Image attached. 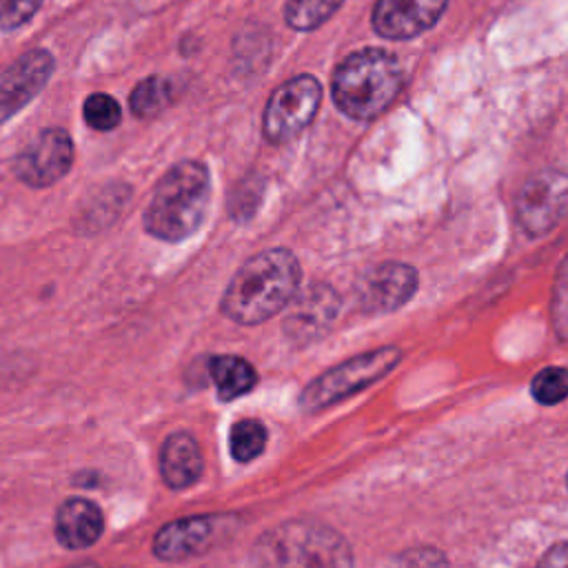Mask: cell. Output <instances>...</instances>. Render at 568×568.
I'll return each mask as SVG.
<instances>
[{
    "label": "cell",
    "instance_id": "1",
    "mask_svg": "<svg viewBox=\"0 0 568 568\" xmlns=\"http://www.w3.org/2000/svg\"><path fill=\"white\" fill-rule=\"evenodd\" d=\"M300 275V262L291 251L266 248L237 268L220 308L235 324L253 326L266 322L295 297Z\"/></svg>",
    "mask_w": 568,
    "mask_h": 568
},
{
    "label": "cell",
    "instance_id": "2",
    "mask_svg": "<svg viewBox=\"0 0 568 568\" xmlns=\"http://www.w3.org/2000/svg\"><path fill=\"white\" fill-rule=\"evenodd\" d=\"M211 195L209 171L202 162L184 160L158 182L144 213V229L164 242H182L197 231Z\"/></svg>",
    "mask_w": 568,
    "mask_h": 568
},
{
    "label": "cell",
    "instance_id": "3",
    "mask_svg": "<svg viewBox=\"0 0 568 568\" xmlns=\"http://www.w3.org/2000/svg\"><path fill=\"white\" fill-rule=\"evenodd\" d=\"M253 561L257 568H353V552L335 528L293 519L255 541Z\"/></svg>",
    "mask_w": 568,
    "mask_h": 568
},
{
    "label": "cell",
    "instance_id": "4",
    "mask_svg": "<svg viewBox=\"0 0 568 568\" xmlns=\"http://www.w3.org/2000/svg\"><path fill=\"white\" fill-rule=\"evenodd\" d=\"M402 89L399 60L384 49L351 53L333 73V102L353 120H373Z\"/></svg>",
    "mask_w": 568,
    "mask_h": 568
},
{
    "label": "cell",
    "instance_id": "5",
    "mask_svg": "<svg viewBox=\"0 0 568 568\" xmlns=\"http://www.w3.org/2000/svg\"><path fill=\"white\" fill-rule=\"evenodd\" d=\"M399 359L402 351L397 346H382L355 355L308 382L300 395V408L304 413L324 410L388 375Z\"/></svg>",
    "mask_w": 568,
    "mask_h": 568
},
{
    "label": "cell",
    "instance_id": "6",
    "mask_svg": "<svg viewBox=\"0 0 568 568\" xmlns=\"http://www.w3.org/2000/svg\"><path fill=\"white\" fill-rule=\"evenodd\" d=\"M322 87L313 75H297L273 91L264 109V135L273 144L297 138L315 118Z\"/></svg>",
    "mask_w": 568,
    "mask_h": 568
},
{
    "label": "cell",
    "instance_id": "7",
    "mask_svg": "<svg viewBox=\"0 0 568 568\" xmlns=\"http://www.w3.org/2000/svg\"><path fill=\"white\" fill-rule=\"evenodd\" d=\"M235 526L233 515H193L169 521L153 537V555L162 561H184L204 555Z\"/></svg>",
    "mask_w": 568,
    "mask_h": 568
},
{
    "label": "cell",
    "instance_id": "8",
    "mask_svg": "<svg viewBox=\"0 0 568 568\" xmlns=\"http://www.w3.org/2000/svg\"><path fill=\"white\" fill-rule=\"evenodd\" d=\"M517 222L528 235L548 233L568 213V175L561 171H539L519 189Z\"/></svg>",
    "mask_w": 568,
    "mask_h": 568
},
{
    "label": "cell",
    "instance_id": "9",
    "mask_svg": "<svg viewBox=\"0 0 568 568\" xmlns=\"http://www.w3.org/2000/svg\"><path fill=\"white\" fill-rule=\"evenodd\" d=\"M73 164V142L62 129H44L13 162L16 175L36 189L58 182Z\"/></svg>",
    "mask_w": 568,
    "mask_h": 568
},
{
    "label": "cell",
    "instance_id": "10",
    "mask_svg": "<svg viewBox=\"0 0 568 568\" xmlns=\"http://www.w3.org/2000/svg\"><path fill=\"white\" fill-rule=\"evenodd\" d=\"M417 288V273L402 262H384L366 271L357 286L355 297L366 313H388L404 306Z\"/></svg>",
    "mask_w": 568,
    "mask_h": 568
},
{
    "label": "cell",
    "instance_id": "11",
    "mask_svg": "<svg viewBox=\"0 0 568 568\" xmlns=\"http://www.w3.org/2000/svg\"><path fill=\"white\" fill-rule=\"evenodd\" d=\"M339 313V295L326 284H313L288 302L284 317V335L293 344H311L320 339Z\"/></svg>",
    "mask_w": 568,
    "mask_h": 568
},
{
    "label": "cell",
    "instance_id": "12",
    "mask_svg": "<svg viewBox=\"0 0 568 568\" xmlns=\"http://www.w3.org/2000/svg\"><path fill=\"white\" fill-rule=\"evenodd\" d=\"M53 73V58L44 49L27 51L0 75V122L33 100Z\"/></svg>",
    "mask_w": 568,
    "mask_h": 568
},
{
    "label": "cell",
    "instance_id": "13",
    "mask_svg": "<svg viewBox=\"0 0 568 568\" xmlns=\"http://www.w3.org/2000/svg\"><path fill=\"white\" fill-rule=\"evenodd\" d=\"M448 0H377L373 29L390 40H408L430 29Z\"/></svg>",
    "mask_w": 568,
    "mask_h": 568
},
{
    "label": "cell",
    "instance_id": "14",
    "mask_svg": "<svg viewBox=\"0 0 568 568\" xmlns=\"http://www.w3.org/2000/svg\"><path fill=\"white\" fill-rule=\"evenodd\" d=\"M104 530L100 506L84 497H69L55 510V537L69 550L93 546Z\"/></svg>",
    "mask_w": 568,
    "mask_h": 568
},
{
    "label": "cell",
    "instance_id": "15",
    "mask_svg": "<svg viewBox=\"0 0 568 568\" xmlns=\"http://www.w3.org/2000/svg\"><path fill=\"white\" fill-rule=\"evenodd\" d=\"M202 468H204V462H202L200 444L191 433L178 430L162 442L160 475L169 488L182 490L193 486L200 479Z\"/></svg>",
    "mask_w": 568,
    "mask_h": 568
},
{
    "label": "cell",
    "instance_id": "16",
    "mask_svg": "<svg viewBox=\"0 0 568 568\" xmlns=\"http://www.w3.org/2000/svg\"><path fill=\"white\" fill-rule=\"evenodd\" d=\"M209 375L222 402L237 399L257 384V371L251 366V362L237 355H213L209 359Z\"/></svg>",
    "mask_w": 568,
    "mask_h": 568
},
{
    "label": "cell",
    "instance_id": "17",
    "mask_svg": "<svg viewBox=\"0 0 568 568\" xmlns=\"http://www.w3.org/2000/svg\"><path fill=\"white\" fill-rule=\"evenodd\" d=\"M266 426L260 419L246 417L231 426L229 433V448L235 462H251L255 459L266 446Z\"/></svg>",
    "mask_w": 568,
    "mask_h": 568
},
{
    "label": "cell",
    "instance_id": "18",
    "mask_svg": "<svg viewBox=\"0 0 568 568\" xmlns=\"http://www.w3.org/2000/svg\"><path fill=\"white\" fill-rule=\"evenodd\" d=\"M171 100V84L160 75L144 78L131 93V111L135 118L158 115Z\"/></svg>",
    "mask_w": 568,
    "mask_h": 568
},
{
    "label": "cell",
    "instance_id": "19",
    "mask_svg": "<svg viewBox=\"0 0 568 568\" xmlns=\"http://www.w3.org/2000/svg\"><path fill=\"white\" fill-rule=\"evenodd\" d=\"M339 4L342 0H286L284 16L288 27L297 31H311L326 22Z\"/></svg>",
    "mask_w": 568,
    "mask_h": 568
},
{
    "label": "cell",
    "instance_id": "20",
    "mask_svg": "<svg viewBox=\"0 0 568 568\" xmlns=\"http://www.w3.org/2000/svg\"><path fill=\"white\" fill-rule=\"evenodd\" d=\"M530 393L535 402L544 406H555L564 402L568 397V368H561V366L541 368L530 382Z\"/></svg>",
    "mask_w": 568,
    "mask_h": 568
},
{
    "label": "cell",
    "instance_id": "21",
    "mask_svg": "<svg viewBox=\"0 0 568 568\" xmlns=\"http://www.w3.org/2000/svg\"><path fill=\"white\" fill-rule=\"evenodd\" d=\"M84 120L95 131H111L122 120L120 104L106 93H93L84 100Z\"/></svg>",
    "mask_w": 568,
    "mask_h": 568
},
{
    "label": "cell",
    "instance_id": "22",
    "mask_svg": "<svg viewBox=\"0 0 568 568\" xmlns=\"http://www.w3.org/2000/svg\"><path fill=\"white\" fill-rule=\"evenodd\" d=\"M393 568H448V559L439 548L413 546L395 557Z\"/></svg>",
    "mask_w": 568,
    "mask_h": 568
},
{
    "label": "cell",
    "instance_id": "23",
    "mask_svg": "<svg viewBox=\"0 0 568 568\" xmlns=\"http://www.w3.org/2000/svg\"><path fill=\"white\" fill-rule=\"evenodd\" d=\"M42 0H0V29L11 31L22 27L38 9Z\"/></svg>",
    "mask_w": 568,
    "mask_h": 568
},
{
    "label": "cell",
    "instance_id": "24",
    "mask_svg": "<svg viewBox=\"0 0 568 568\" xmlns=\"http://www.w3.org/2000/svg\"><path fill=\"white\" fill-rule=\"evenodd\" d=\"M552 320H555L557 335L568 337V260L557 273V286L552 297Z\"/></svg>",
    "mask_w": 568,
    "mask_h": 568
},
{
    "label": "cell",
    "instance_id": "25",
    "mask_svg": "<svg viewBox=\"0 0 568 568\" xmlns=\"http://www.w3.org/2000/svg\"><path fill=\"white\" fill-rule=\"evenodd\" d=\"M537 568H568V541H559L546 550Z\"/></svg>",
    "mask_w": 568,
    "mask_h": 568
},
{
    "label": "cell",
    "instance_id": "26",
    "mask_svg": "<svg viewBox=\"0 0 568 568\" xmlns=\"http://www.w3.org/2000/svg\"><path fill=\"white\" fill-rule=\"evenodd\" d=\"M566 481H568V477H566Z\"/></svg>",
    "mask_w": 568,
    "mask_h": 568
}]
</instances>
